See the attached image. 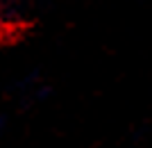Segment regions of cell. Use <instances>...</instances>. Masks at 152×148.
Here are the masks:
<instances>
[{
    "label": "cell",
    "instance_id": "1",
    "mask_svg": "<svg viewBox=\"0 0 152 148\" xmlns=\"http://www.w3.org/2000/svg\"><path fill=\"white\" fill-rule=\"evenodd\" d=\"M0 135H2V121H0Z\"/></svg>",
    "mask_w": 152,
    "mask_h": 148
}]
</instances>
